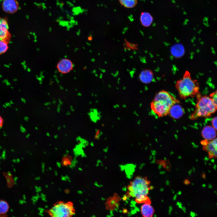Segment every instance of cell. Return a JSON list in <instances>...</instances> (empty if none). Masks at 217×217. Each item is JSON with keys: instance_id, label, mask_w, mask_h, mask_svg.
I'll return each mask as SVG.
<instances>
[{"instance_id": "cell-3", "label": "cell", "mask_w": 217, "mask_h": 217, "mask_svg": "<svg viewBox=\"0 0 217 217\" xmlns=\"http://www.w3.org/2000/svg\"><path fill=\"white\" fill-rule=\"evenodd\" d=\"M196 96L197 101L195 109L190 116L191 120H194L200 117H208L215 112L217 105L209 96H202L199 93Z\"/></svg>"}, {"instance_id": "cell-2", "label": "cell", "mask_w": 217, "mask_h": 217, "mask_svg": "<svg viewBox=\"0 0 217 217\" xmlns=\"http://www.w3.org/2000/svg\"><path fill=\"white\" fill-rule=\"evenodd\" d=\"M175 86L180 97L183 99L193 97L199 93L198 80L193 79L188 71H186L182 77L177 81Z\"/></svg>"}, {"instance_id": "cell-15", "label": "cell", "mask_w": 217, "mask_h": 217, "mask_svg": "<svg viewBox=\"0 0 217 217\" xmlns=\"http://www.w3.org/2000/svg\"><path fill=\"white\" fill-rule=\"evenodd\" d=\"M153 78V74L151 71L149 70L143 71L139 75L140 80L143 83L146 84L150 82Z\"/></svg>"}, {"instance_id": "cell-6", "label": "cell", "mask_w": 217, "mask_h": 217, "mask_svg": "<svg viewBox=\"0 0 217 217\" xmlns=\"http://www.w3.org/2000/svg\"><path fill=\"white\" fill-rule=\"evenodd\" d=\"M217 138L211 140L204 139L200 142L203 146V149L208 152L209 158H216L217 157Z\"/></svg>"}, {"instance_id": "cell-17", "label": "cell", "mask_w": 217, "mask_h": 217, "mask_svg": "<svg viewBox=\"0 0 217 217\" xmlns=\"http://www.w3.org/2000/svg\"><path fill=\"white\" fill-rule=\"evenodd\" d=\"M135 201L138 204H150L151 202L150 198L146 195H142L135 198Z\"/></svg>"}, {"instance_id": "cell-18", "label": "cell", "mask_w": 217, "mask_h": 217, "mask_svg": "<svg viewBox=\"0 0 217 217\" xmlns=\"http://www.w3.org/2000/svg\"><path fill=\"white\" fill-rule=\"evenodd\" d=\"M9 206L5 200H0V215H5L8 211Z\"/></svg>"}, {"instance_id": "cell-10", "label": "cell", "mask_w": 217, "mask_h": 217, "mask_svg": "<svg viewBox=\"0 0 217 217\" xmlns=\"http://www.w3.org/2000/svg\"><path fill=\"white\" fill-rule=\"evenodd\" d=\"M216 131L212 126H206L203 128L201 135L204 139L212 140L216 138Z\"/></svg>"}, {"instance_id": "cell-12", "label": "cell", "mask_w": 217, "mask_h": 217, "mask_svg": "<svg viewBox=\"0 0 217 217\" xmlns=\"http://www.w3.org/2000/svg\"><path fill=\"white\" fill-rule=\"evenodd\" d=\"M73 64L69 60L64 59L61 60L58 63L57 68L59 71L62 73H67L72 69Z\"/></svg>"}, {"instance_id": "cell-4", "label": "cell", "mask_w": 217, "mask_h": 217, "mask_svg": "<svg viewBox=\"0 0 217 217\" xmlns=\"http://www.w3.org/2000/svg\"><path fill=\"white\" fill-rule=\"evenodd\" d=\"M152 188L150 182L146 177L137 176L130 181L123 200H126L127 198H135L142 195H148Z\"/></svg>"}, {"instance_id": "cell-19", "label": "cell", "mask_w": 217, "mask_h": 217, "mask_svg": "<svg viewBox=\"0 0 217 217\" xmlns=\"http://www.w3.org/2000/svg\"><path fill=\"white\" fill-rule=\"evenodd\" d=\"M8 42L0 39V55L5 53L8 49Z\"/></svg>"}, {"instance_id": "cell-16", "label": "cell", "mask_w": 217, "mask_h": 217, "mask_svg": "<svg viewBox=\"0 0 217 217\" xmlns=\"http://www.w3.org/2000/svg\"><path fill=\"white\" fill-rule=\"evenodd\" d=\"M138 0H118L120 5L127 8H131L135 7Z\"/></svg>"}, {"instance_id": "cell-22", "label": "cell", "mask_w": 217, "mask_h": 217, "mask_svg": "<svg viewBox=\"0 0 217 217\" xmlns=\"http://www.w3.org/2000/svg\"><path fill=\"white\" fill-rule=\"evenodd\" d=\"M4 123V120L2 118V117L1 116V115H0V129L2 127H3V124Z\"/></svg>"}, {"instance_id": "cell-7", "label": "cell", "mask_w": 217, "mask_h": 217, "mask_svg": "<svg viewBox=\"0 0 217 217\" xmlns=\"http://www.w3.org/2000/svg\"><path fill=\"white\" fill-rule=\"evenodd\" d=\"M121 200L120 196L117 193H114L106 199L105 203L106 209L109 211L115 210L119 207Z\"/></svg>"}, {"instance_id": "cell-13", "label": "cell", "mask_w": 217, "mask_h": 217, "mask_svg": "<svg viewBox=\"0 0 217 217\" xmlns=\"http://www.w3.org/2000/svg\"><path fill=\"white\" fill-rule=\"evenodd\" d=\"M140 21L141 25L144 27L150 26L152 24L153 18L151 14L147 12H142L140 14Z\"/></svg>"}, {"instance_id": "cell-9", "label": "cell", "mask_w": 217, "mask_h": 217, "mask_svg": "<svg viewBox=\"0 0 217 217\" xmlns=\"http://www.w3.org/2000/svg\"><path fill=\"white\" fill-rule=\"evenodd\" d=\"M2 7L5 12L12 14L17 11L19 5L16 0H4L2 3Z\"/></svg>"}, {"instance_id": "cell-14", "label": "cell", "mask_w": 217, "mask_h": 217, "mask_svg": "<svg viewBox=\"0 0 217 217\" xmlns=\"http://www.w3.org/2000/svg\"><path fill=\"white\" fill-rule=\"evenodd\" d=\"M140 212L143 217L153 216L155 210L150 204H143L140 207Z\"/></svg>"}, {"instance_id": "cell-21", "label": "cell", "mask_w": 217, "mask_h": 217, "mask_svg": "<svg viewBox=\"0 0 217 217\" xmlns=\"http://www.w3.org/2000/svg\"><path fill=\"white\" fill-rule=\"evenodd\" d=\"M211 123L212 126L217 130V117L216 116L213 118Z\"/></svg>"}, {"instance_id": "cell-8", "label": "cell", "mask_w": 217, "mask_h": 217, "mask_svg": "<svg viewBox=\"0 0 217 217\" xmlns=\"http://www.w3.org/2000/svg\"><path fill=\"white\" fill-rule=\"evenodd\" d=\"M8 25L7 20L0 18V39L8 42L11 35L8 30Z\"/></svg>"}, {"instance_id": "cell-5", "label": "cell", "mask_w": 217, "mask_h": 217, "mask_svg": "<svg viewBox=\"0 0 217 217\" xmlns=\"http://www.w3.org/2000/svg\"><path fill=\"white\" fill-rule=\"evenodd\" d=\"M72 202L59 201L55 203L48 211V214L53 217H70L75 214Z\"/></svg>"}, {"instance_id": "cell-1", "label": "cell", "mask_w": 217, "mask_h": 217, "mask_svg": "<svg viewBox=\"0 0 217 217\" xmlns=\"http://www.w3.org/2000/svg\"><path fill=\"white\" fill-rule=\"evenodd\" d=\"M179 100L168 92L161 90L155 95L150 104L152 111L159 117L168 115L171 107Z\"/></svg>"}, {"instance_id": "cell-20", "label": "cell", "mask_w": 217, "mask_h": 217, "mask_svg": "<svg viewBox=\"0 0 217 217\" xmlns=\"http://www.w3.org/2000/svg\"><path fill=\"white\" fill-rule=\"evenodd\" d=\"M209 96L214 103L217 105V91L216 90L210 93Z\"/></svg>"}, {"instance_id": "cell-11", "label": "cell", "mask_w": 217, "mask_h": 217, "mask_svg": "<svg viewBox=\"0 0 217 217\" xmlns=\"http://www.w3.org/2000/svg\"><path fill=\"white\" fill-rule=\"evenodd\" d=\"M184 112L182 107L178 103H176L171 107L168 115L171 118L177 119L180 118L183 115Z\"/></svg>"}]
</instances>
